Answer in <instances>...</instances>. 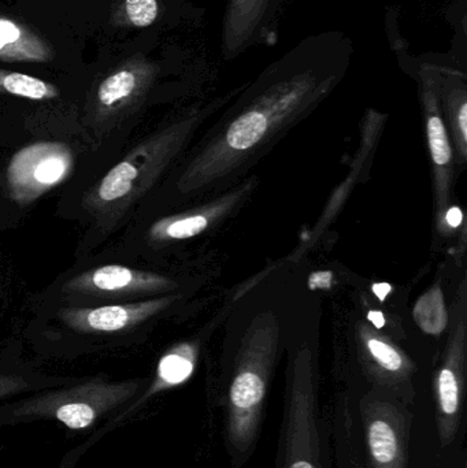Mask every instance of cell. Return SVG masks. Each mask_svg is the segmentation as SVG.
<instances>
[{
  "instance_id": "cell-19",
  "label": "cell",
  "mask_w": 467,
  "mask_h": 468,
  "mask_svg": "<svg viewBox=\"0 0 467 468\" xmlns=\"http://www.w3.org/2000/svg\"><path fill=\"white\" fill-rule=\"evenodd\" d=\"M332 272L321 271L315 272L310 277L309 285L312 289H329L332 283Z\"/></svg>"
},
{
  "instance_id": "cell-13",
  "label": "cell",
  "mask_w": 467,
  "mask_h": 468,
  "mask_svg": "<svg viewBox=\"0 0 467 468\" xmlns=\"http://www.w3.org/2000/svg\"><path fill=\"white\" fill-rule=\"evenodd\" d=\"M268 115L258 110L246 109L230 123L227 142L233 150H249L263 139L271 126Z\"/></svg>"
},
{
  "instance_id": "cell-20",
  "label": "cell",
  "mask_w": 467,
  "mask_h": 468,
  "mask_svg": "<svg viewBox=\"0 0 467 468\" xmlns=\"http://www.w3.org/2000/svg\"><path fill=\"white\" fill-rule=\"evenodd\" d=\"M458 128H460L461 134H462L463 142H466L467 139V101L465 103L461 104L460 109H458L457 117Z\"/></svg>"
},
{
  "instance_id": "cell-11",
  "label": "cell",
  "mask_w": 467,
  "mask_h": 468,
  "mask_svg": "<svg viewBox=\"0 0 467 468\" xmlns=\"http://www.w3.org/2000/svg\"><path fill=\"white\" fill-rule=\"evenodd\" d=\"M194 349L191 346H180L167 352L159 360L155 378L153 379V382L144 387L142 393L110 423L115 425V423L121 422L129 415L134 414L143 404L148 403L154 396L165 392L170 388L184 384L194 373Z\"/></svg>"
},
{
  "instance_id": "cell-18",
  "label": "cell",
  "mask_w": 467,
  "mask_h": 468,
  "mask_svg": "<svg viewBox=\"0 0 467 468\" xmlns=\"http://www.w3.org/2000/svg\"><path fill=\"white\" fill-rule=\"evenodd\" d=\"M123 11L129 24L133 27H151L158 21L159 2L158 0H125Z\"/></svg>"
},
{
  "instance_id": "cell-16",
  "label": "cell",
  "mask_w": 467,
  "mask_h": 468,
  "mask_svg": "<svg viewBox=\"0 0 467 468\" xmlns=\"http://www.w3.org/2000/svg\"><path fill=\"white\" fill-rule=\"evenodd\" d=\"M207 228V218L203 216L177 217L156 222L151 228L150 237L155 241L184 239L196 236Z\"/></svg>"
},
{
  "instance_id": "cell-4",
  "label": "cell",
  "mask_w": 467,
  "mask_h": 468,
  "mask_svg": "<svg viewBox=\"0 0 467 468\" xmlns=\"http://www.w3.org/2000/svg\"><path fill=\"white\" fill-rule=\"evenodd\" d=\"M358 415L366 468H410V404L364 388Z\"/></svg>"
},
{
  "instance_id": "cell-21",
  "label": "cell",
  "mask_w": 467,
  "mask_h": 468,
  "mask_svg": "<svg viewBox=\"0 0 467 468\" xmlns=\"http://www.w3.org/2000/svg\"><path fill=\"white\" fill-rule=\"evenodd\" d=\"M462 211L458 207L451 208V210L447 213V222H449L450 227H460V225L462 224Z\"/></svg>"
},
{
  "instance_id": "cell-8",
  "label": "cell",
  "mask_w": 467,
  "mask_h": 468,
  "mask_svg": "<svg viewBox=\"0 0 467 468\" xmlns=\"http://www.w3.org/2000/svg\"><path fill=\"white\" fill-rule=\"evenodd\" d=\"M169 283L167 278L153 272L120 264H106L71 278L63 285V292L81 296L128 297L164 291Z\"/></svg>"
},
{
  "instance_id": "cell-7",
  "label": "cell",
  "mask_w": 467,
  "mask_h": 468,
  "mask_svg": "<svg viewBox=\"0 0 467 468\" xmlns=\"http://www.w3.org/2000/svg\"><path fill=\"white\" fill-rule=\"evenodd\" d=\"M155 74V66L134 60L107 76L99 84L93 101L96 125H112L122 120L147 92Z\"/></svg>"
},
{
  "instance_id": "cell-10",
  "label": "cell",
  "mask_w": 467,
  "mask_h": 468,
  "mask_svg": "<svg viewBox=\"0 0 467 468\" xmlns=\"http://www.w3.org/2000/svg\"><path fill=\"white\" fill-rule=\"evenodd\" d=\"M359 393H347L334 410L332 440L336 468H366L361 423L358 415Z\"/></svg>"
},
{
  "instance_id": "cell-1",
  "label": "cell",
  "mask_w": 467,
  "mask_h": 468,
  "mask_svg": "<svg viewBox=\"0 0 467 468\" xmlns=\"http://www.w3.org/2000/svg\"><path fill=\"white\" fill-rule=\"evenodd\" d=\"M143 389L142 379L112 382L101 376L47 388L27 398L19 396L0 403V428L57 420L71 431H84L104 418L120 414Z\"/></svg>"
},
{
  "instance_id": "cell-17",
  "label": "cell",
  "mask_w": 467,
  "mask_h": 468,
  "mask_svg": "<svg viewBox=\"0 0 467 468\" xmlns=\"http://www.w3.org/2000/svg\"><path fill=\"white\" fill-rule=\"evenodd\" d=\"M59 385L65 384H60V382H40L38 379L30 378L27 374L0 370V403L19 398L25 393L37 392V390L59 387Z\"/></svg>"
},
{
  "instance_id": "cell-2",
  "label": "cell",
  "mask_w": 467,
  "mask_h": 468,
  "mask_svg": "<svg viewBox=\"0 0 467 468\" xmlns=\"http://www.w3.org/2000/svg\"><path fill=\"white\" fill-rule=\"evenodd\" d=\"M276 468H334L331 420L321 412L309 352L295 357L288 374Z\"/></svg>"
},
{
  "instance_id": "cell-12",
  "label": "cell",
  "mask_w": 467,
  "mask_h": 468,
  "mask_svg": "<svg viewBox=\"0 0 467 468\" xmlns=\"http://www.w3.org/2000/svg\"><path fill=\"white\" fill-rule=\"evenodd\" d=\"M48 44L14 19L0 16V60L43 63L51 59Z\"/></svg>"
},
{
  "instance_id": "cell-22",
  "label": "cell",
  "mask_w": 467,
  "mask_h": 468,
  "mask_svg": "<svg viewBox=\"0 0 467 468\" xmlns=\"http://www.w3.org/2000/svg\"><path fill=\"white\" fill-rule=\"evenodd\" d=\"M391 285H388V283H376V285L373 286V292H375L376 296H377L381 302L386 300V297L391 293Z\"/></svg>"
},
{
  "instance_id": "cell-5",
  "label": "cell",
  "mask_w": 467,
  "mask_h": 468,
  "mask_svg": "<svg viewBox=\"0 0 467 468\" xmlns=\"http://www.w3.org/2000/svg\"><path fill=\"white\" fill-rule=\"evenodd\" d=\"M71 148L60 142H37L16 151L5 170V186L13 202L32 205L70 177Z\"/></svg>"
},
{
  "instance_id": "cell-14",
  "label": "cell",
  "mask_w": 467,
  "mask_h": 468,
  "mask_svg": "<svg viewBox=\"0 0 467 468\" xmlns=\"http://www.w3.org/2000/svg\"><path fill=\"white\" fill-rule=\"evenodd\" d=\"M0 93L29 99V101H51L59 96L55 85L18 71L0 69Z\"/></svg>"
},
{
  "instance_id": "cell-23",
  "label": "cell",
  "mask_w": 467,
  "mask_h": 468,
  "mask_svg": "<svg viewBox=\"0 0 467 468\" xmlns=\"http://www.w3.org/2000/svg\"><path fill=\"white\" fill-rule=\"evenodd\" d=\"M367 318L370 319V322H373V324H375L377 329H381V327L386 324V319H384V315L380 311H372V313H369V315H367Z\"/></svg>"
},
{
  "instance_id": "cell-24",
  "label": "cell",
  "mask_w": 467,
  "mask_h": 468,
  "mask_svg": "<svg viewBox=\"0 0 467 468\" xmlns=\"http://www.w3.org/2000/svg\"><path fill=\"white\" fill-rule=\"evenodd\" d=\"M0 450H2V447H0Z\"/></svg>"
},
{
  "instance_id": "cell-9",
  "label": "cell",
  "mask_w": 467,
  "mask_h": 468,
  "mask_svg": "<svg viewBox=\"0 0 467 468\" xmlns=\"http://www.w3.org/2000/svg\"><path fill=\"white\" fill-rule=\"evenodd\" d=\"M172 299L145 300L126 304L101 305V307L63 308L59 318L74 332L87 335H111L128 332L139 326L151 316L164 311Z\"/></svg>"
},
{
  "instance_id": "cell-15",
  "label": "cell",
  "mask_w": 467,
  "mask_h": 468,
  "mask_svg": "<svg viewBox=\"0 0 467 468\" xmlns=\"http://www.w3.org/2000/svg\"><path fill=\"white\" fill-rule=\"evenodd\" d=\"M414 319L428 335H440L447 326V313L443 293L436 288L428 292L414 307Z\"/></svg>"
},
{
  "instance_id": "cell-6",
  "label": "cell",
  "mask_w": 467,
  "mask_h": 468,
  "mask_svg": "<svg viewBox=\"0 0 467 468\" xmlns=\"http://www.w3.org/2000/svg\"><path fill=\"white\" fill-rule=\"evenodd\" d=\"M287 0H228L221 27V57H239L255 47H273Z\"/></svg>"
},
{
  "instance_id": "cell-3",
  "label": "cell",
  "mask_w": 467,
  "mask_h": 468,
  "mask_svg": "<svg viewBox=\"0 0 467 468\" xmlns=\"http://www.w3.org/2000/svg\"><path fill=\"white\" fill-rule=\"evenodd\" d=\"M186 123L145 140L115 165L84 197V208L101 227L112 229L153 186L173 155Z\"/></svg>"
}]
</instances>
